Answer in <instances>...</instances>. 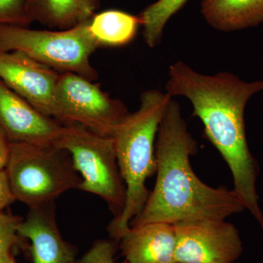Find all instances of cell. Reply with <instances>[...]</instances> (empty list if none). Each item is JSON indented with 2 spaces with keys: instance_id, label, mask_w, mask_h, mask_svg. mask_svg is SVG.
Segmentation results:
<instances>
[{
  "instance_id": "6da1fadb",
  "label": "cell",
  "mask_w": 263,
  "mask_h": 263,
  "mask_svg": "<svg viewBox=\"0 0 263 263\" xmlns=\"http://www.w3.org/2000/svg\"><path fill=\"white\" fill-rule=\"evenodd\" d=\"M166 92L183 97L200 119L204 134L228 164L233 190L263 230V214L256 183L259 164L249 150L245 120L250 98L263 91V81L247 82L229 72L205 75L183 61L171 65Z\"/></svg>"
},
{
  "instance_id": "7a4b0ae2",
  "label": "cell",
  "mask_w": 263,
  "mask_h": 263,
  "mask_svg": "<svg viewBox=\"0 0 263 263\" xmlns=\"http://www.w3.org/2000/svg\"><path fill=\"white\" fill-rule=\"evenodd\" d=\"M197 146L179 103L172 99L156 140L155 188L129 226L156 222L174 224L197 219L226 220L245 210L234 190L212 187L197 177L190 162Z\"/></svg>"
},
{
  "instance_id": "3957f363",
  "label": "cell",
  "mask_w": 263,
  "mask_h": 263,
  "mask_svg": "<svg viewBox=\"0 0 263 263\" xmlns=\"http://www.w3.org/2000/svg\"><path fill=\"white\" fill-rule=\"evenodd\" d=\"M173 98L160 90L142 93L140 106L129 113L113 138L118 164L127 189L125 206L119 217L109 223L110 236L119 241L139 215L149 196L148 178L157 172L155 145L166 109Z\"/></svg>"
},
{
  "instance_id": "277c9868",
  "label": "cell",
  "mask_w": 263,
  "mask_h": 263,
  "mask_svg": "<svg viewBox=\"0 0 263 263\" xmlns=\"http://www.w3.org/2000/svg\"><path fill=\"white\" fill-rule=\"evenodd\" d=\"M5 170L15 200L29 208L54 203L81 183L70 154L57 145L12 143Z\"/></svg>"
},
{
  "instance_id": "5b68a950",
  "label": "cell",
  "mask_w": 263,
  "mask_h": 263,
  "mask_svg": "<svg viewBox=\"0 0 263 263\" xmlns=\"http://www.w3.org/2000/svg\"><path fill=\"white\" fill-rule=\"evenodd\" d=\"M90 20L58 31L0 25V51H21L60 73L72 72L95 81L98 73L90 57L100 46L90 33Z\"/></svg>"
},
{
  "instance_id": "8992f818",
  "label": "cell",
  "mask_w": 263,
  "mask_h": 263,
  "mask_svg": "<svg viewBox=\"0 0 263 263\" xmlns=\"http://www.w3.org/2000/svg\"><path fill=\"white\" fill-rule=\"evenodd\" d=\"M57 146L69 152L81 177L79 190L100 197L117 219L125 206L127 189L112 137L103 136L78 124H64Z\"/></svg>"
},
{
  "instance_id": "52a82bcc",
  "label": "cell",
  "mask_w": 263,
  "mask_h": 263,
  "mask_svg": "<svg viewBox=\"0 0 263 263\" xmlns=\"http://www.w3.org/2000/svg\"><path fill=\"white\" fill-rule=\"evenodd\" d=\"M129 112L122 100L112 98L83 76L60 73L53 95V119L62 124H78L113 138Z\"/></svg>"
},
{
  "instance_id": "ba28073f",
  "label": "cell",
  "mask_w": 263,
  "mask_h": 263,
  "mask_svg": "<svg viewBox=\"0 0 263 263\" xmlns=\"http://www.w3.org/2000/svg\"><path fill=\"white\" fill-rule=\"evenodd\" d=\"M174 226L176 263H233L243 253L238 230L223 219H193Z\"/></svg>"
},
{
  "instance_id": "9c48e42d",
  "label": "cell",
  "mask_w": 263,
  "mask_h": 263,
  "mask_svg": "<svg viewBox=\"0 0 263 263\" xmlns=\"http://www.w3.org/2000/svg\"><path fill=\"white\" fill-rule=\"evenodd\" d=\"M60 72L21 51H0V79L39 111L53 118Z\"/></svg>"
},
{
  "instance_id": "30bf717a",
  "label": "cell",
  "mask_w": 263,
  "mask_h": 263,
  "mask_svg": "<svg viewBox=\"0 0 263 263\" xmlns=\"http://www.w3.org/2000/svg\"><path fill=\"white\" fill-rule=\"evenodd\" d=\"M0 126L11 143L57 145L64 124L48 117L0 79Z\"/></svg>"
},
{
  "instance_id": "8fae6325",
  "label": "cell",
  "mask_w": 263,
  "mask_h": 263,
  "mask_svg": "<svg viewBox=\"0 0 263 263\" xmlns=\"http://www.w3.org/2000/svg\"><path fill=\"white\" fill-rule=\"evenodd\" d=\"M18 233L31 241L32 263L76 262L74 249L62 238L57 226L55 202L29 208Z\"/></svg>"
},
{
  "instance_id": "7c38bea8",
  "label": "cell",
  "mask_w": 263,
  "mask_h": 263,
  "mask_svg": "<svg viewBox=\"0 0 263 263\" xmlns=\"http://www.w3.org/2000/svg\"><path fill=\"white\" fill-rule=\"evenodd\" d=\"M118 242L126 263H176L174 224L156 222L130 227Z\"/></svg>"
},
{
  "instance_id": "4fadbf2b",
  "label": "cell",
  "mask_w": 263,
  "mask_h": 263,
  "mask_svg": "<svg viewBox=\"0 0 263 263\" xmlns=\"http://www.w3.org/2000/svg\"><path fill=\"white\" fill-rule=\"evenodd\" d=\"M201 13L216 30H243L263 23V0H202Z\"/></svg>"
},
{
  "instance_id": "5bb4252c",
  "label": "cell",
  "mask_w": 263,
  "mask_h": 263,
  "mask_svg": "<svg viewBox=\"0 0 263 263\" xmlns=\"http://www.w3.org/2000/svg\"><path fill=\"white\" fill-rule=\"evenodd\" d=\"M101 0H29L33 22L51 28L68 29L90 20L100 8Z\"/></svg>"
},
{
  "instance_id": "9a60e30c",
  "label": "cell",
  "mask_w": 263,
  "mask_h": 263,
  "mask_svg": "<svg viewBox=\"0 0 263 263\" xmlns=\"http://www.w3.org/2000/svg\"><path fill=\"white\" fill-rule=\"evenodd\" d=\"M140 26L139 15L108 10L95 14L90 20L89 28L100 47H122L133 42Z\"/></svg>"
},
{
  "instance_id": "2e32d148",
  "label": "cell",
  "mask_w": 263,
  "mask_h": 263,
  "mask_svg": "<svg viewBox=\"0 0 263 263\" xmlns=\"http://www.w3.org/2000/svg\"><path fill=\"white\" fill-rule=\"evenodd\" d=\"M188 0H157L145 8L139 15L145 43L149 48L160 46L164 27Z\"/></svg>"
},
{
  "instance_id": "e0dca14e",
  "label": "cell",
  "mask_w": 263,
  "mask_h": 263,
  "mask_svg": "<svg viewBox=\"0 0 263 263\" xmlns=\"http://www.w3.org/2000/svg\"><path fill=\"white\" fill-rule=\"evenodd\" d=\"M28 3L29 0H0V25L27 27L32 23Z\"/></svg>"
},
{
  "instance_id": "ac0fdd59",
  "label": "cell",
  "mask_w": 263,
  "mask_h": 263,
  "mask_svg": "<svg viewBox=\"0 0 263 263\" xmlns=\"http://www.w3.org/2000/svg\"><path fill=\"white\" fill-rule=\"evenodd\" d=\"M23 218L0 211V258L10 254L12 247L18 242V228Z\"/></svg>"
},
{
  "instance_id": "d6986e66",
  "label": "cell",
  "mask_w": 263,
  "mask_h": 263,
  "mask_svg": "<svg viewBox=\"0 0 263 263\" xmlns=\"http://www.w3.org/2000/svg\"><path fill=\"white\" fill-rule=\"evenodd\" d=\"M115 241L110 240H97L82 258L76 263H118L114 259L117 251Z\"/></svg>"
},
{
  "instance_id": "ffe728a7",
  "label": "cell",
  "mask_w": 263,
  "mask_h": 263,
  "mask_svg": "<svg viewBox=\"0 0 263 263\" xmlns=\"http://www.w3.org/2000/svg\"><path fill=\"white\" fill-rule=\"evenodd\" d=\"M15 201L16 200L12 193L6 170H2L0 171V211L4 210Z\"/></svg>"
},
{
  "instance_id": "44dd1931",
  "label": "cell",
  "mask_w": 263,
  "mask_h": 263,
  "mask_svg": "<svg viewBox=\"0 0 263 263\" xmlns=\"http://www.w3.org/2000/svg\"><path fill=\"white\" fill-rule=\"evenodd\" d=\"M12 143L0 126V171L6 168L9 161Z\"/></svg>"
},
{
  "instance_id": "7402d4cb",
  "label": "cell",
  "mask_w": 263,
  "mask_h": 263,
  "mask_svg": "<svg viewBox=\"0 0 263 263\" xmlns=\"http://www.w3.org/2000/svg\"><path fill=\"white\" fill-rule=\"evenodd\" d=\"M0 263H15V262L11 254H8L0 258Z\"/></svg>"
},
{
  "instance_id": "603a6c76",
  "label": "cell",
  "mask_w": 263,
  "mask_h": 263,
  "mask_svg": "<svg viewBox=\"0 0 263 263\" xmlns=\"http://www.w3.org/2000/svg\"><path fill=\"white\" fill-rule=\"evenodd\" d=\"M72 263H76V262H72Z\"/></svg>"
}]
</instances>
